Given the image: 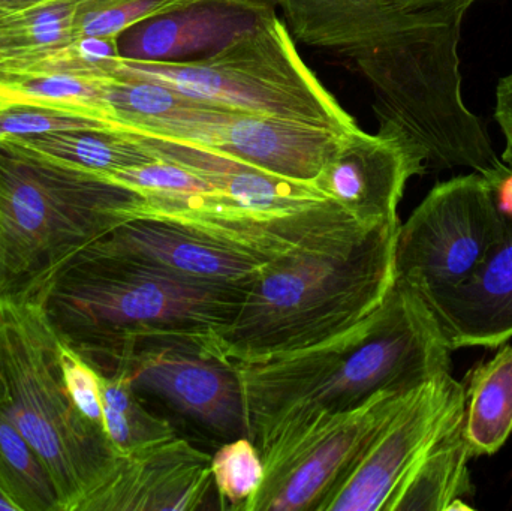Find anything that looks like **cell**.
Here are the masks:
<instances>
[{"mask_svg": "<svg viewBox=\"0 0 512 511\" xmlns=\"http://www.w3.org/2000/svg\"><path fill=\"white\" fill-rule=\"evenodd\" d=\"M111 128L108 123L71 111L32 104H11L0 110V141L15 137Z\"/></svg>", "mask_w": 512, "mask_h": 511, "instance_id": "obj_26", "label": "cell"}, {"mask_svg": "<svg viewBox=\"0 0 512 511\" xmlns=\"http://www.w3.org/2000/svg\"><path fill=\"white\" fill-rule=\"evenodd\" d=\"M292 38L348 59L405 50L460 66L463 18L480 0H273Z\"/></svg>", "mask_w": 512, "mask_h": 511, "instance_id": "obj_7", "label": "cell"}, {"mask_svg": "<svg viewBox=\"0 0 512 511\" xmlns=\"http://www.w3.org/2000/svg\"><path fill=\"white\" fill-rule=\"evenodd\" d=\"M215 488L212 455L179 435L117 455L75 511H197Z\"/></svg>", "mask_w": 512, "mask_h": 511, "instance_id": "obj_14", "label": "cell"}, {"mask_svg": "<svg viewBox=\"0 0 512 511\" xmlns=\"http://www.w3.org/2000/svg\"><path fill=\"white\" fill-rule=\"evenodd\" d=\"M273 0H183L117 38L120 56L188 62L212 56L276 20Z\"/></svg>", "mask_w": 512, "mask_h": 511, "instance_id": "obj_15", "label": "cell"}, {"mask_svg": "<svg viewBox=\"0 0 512 511\" xmlns=\"http://www.w3.org/2000/svg\"><path fill=\"white\" fill-rule=\"evenodd\" d=\"M59 347L63 378L75 407L90 423L104 431L101 375L62 339Z\"/></svg>", "mask_w": 512, "mask_h": 511, "instance_id": "obj_27", "label": "cell"}, {"mask_svg": "<svg viewBox=\"0 0 512 511\" xmlns=\"http://www.w3.org/2000/svg\"><path fill=\"white\" fill-rule=\"evenodd\" d=\"M412 392L379 393L355 410L274 441L261 453L264 480L243 511L324 510L370 441Z\"/></svg>", "mask_w": 512, "mask_h": 511, "instance_id": "obj_9", "label": "cell"}, {"mask_svg": "<svg viewBox=\"0 0 512 511\" xmlns=\"http://www.w3.org/2000/svg\"><path fill=\"white\" fill-rule=\"evenodd\" d=\"M435 315L397 281L366 320L300 353L230 362L242 381L249 440L259 453L319 420L348 413L379 393H408L450 372Z\"/></svg>", "mask_w": 512, "mask_h": 511, "instance_id": "obj_1", "label": "cell"}, {"mask_svg": "<svg viewBox=\"0 0 512 511\" xmlns=\"http://www.w3.org/2000/svg\"><path fill=\"white\" fill-rule=\"evenodd\" d=\"M465 419V417H463ZM463 419L445 431L391 498L387 511H445L471 509L463 498L472 494Z\"/></svg>", "mask_w": 512, "mask_h": 511, "instance_id": "obj_19", "label": "cell"}, {"mask_svg": "<svg viewBox=\"0 0 512 511\" xmlns=\"http://www.w3.org/2000/svg\"><path fill=\"white\" fill-rule=\"evenodd\" d=\"M505 225L483 174L438 183L397 231V281L420 297L460 284L483 263Z\"/></svg>", "mask_w": 512, "mask_h": 511, "instance_id": "obj_8", "label": "cell"}, {"mask_svg": "<svg viewBox=\"0 0 512 511\" xmlns=\"http://www.w3.org/2000/svg\"><path fill=\"white\" fill-rule=\"evenodd\" d=\"M141 203L140 194L119 183L0 144V296H15L134 219Z\"/></svg>", "mask_w": 512, "mask_h": 511, "instance_id": "obj_5", "label": "cell"}, {"mask_svg": "<svg viewBox=\"0 0 512 511\" xmlns=\"http://www.w3.org/2000/svg\"><path fill=\"white\" fill-rule=\"evenodd\" d=\"M463 417V383L450 372L427 381L391 414L322 511H387L421 456Z\"/></svg>", "mask_w": 512, "mask_h": 511, "instance_id": "obj_12", "label": "cell"}, {"mask_svg": "<svg viewBox=\"0 0 512 511\" xmlns=\"http://www.w3.org/2000/svg\"><path fill=\"white\" fill-rule=\"evenodd\" d=\"M183 0H80L78 38H119L141 21L170 11Z\"/></svg>", "mask_w": 512, "mask_h": 511, "instance_id": "obj_25", "label": "cell"}, {"mask_svg": "<svg viewBox=\"0 0 512 511\" xmlns=\"http://www.w3.org/2000/svg\"><path fill=\"white\" fill-rule=\"evenodd\" d=\"M483 263L460 284L421 297L451 351L496 348L512 338V218Z\"/></svg>", "mask_w": 512, "mask_h": 511, "instance_id": "obj_17", "label": "cell"}, {"mask_svg": "<svg viewBox=\"0 0 512 511\" xmlns=\"http://www.w3.org/2000/svg\"><path fill=\"white\" fill-rule=\"evenodd\" d=\"M111 77L140 78L192 101L345 134L354 117L304 63L288 26L277 17L219 53L188 62L123 59Z\"/></svg>", "mask_w": 512, "mask_h": 511, "instance_id": "obj_6", "label": "cell"}, {"mask_svg": "<svg viewBox=\"0 0 512 511\" xmlns=\"http://www.w3.org/2000/svg\"><path fill=\"white\" fill-rule=\"evenodd\" d=\"M216 492L228 509L242 510L264 480V461L254 441L237 438L221 444L212 456Z\"/></svg>", "mask_w": 512, "mask_h": 511, "instance_id": "obj_24", "label": "cell"}, {"mask_svg": "<svg viewBox=\"0 0 512 511\" xmlns=\"http://www.w3.org/2000/svg\"><path fill=\"white\" fill-rule=\"evenodd\" d=\"M222 444L249 438L242 381L230 360L192 341L144 345L117 374ZM111 377V375H110Z\"/></svg>", "mask_w": 512, "mask_h": 511, "instance_id": "obj_11", "label": "cell"}, {"mask_svg": "<svg viewBox=\"0 0 512 511\" xmlns=\"http://www.w3.org/2000/svg\"><path fill=\"white\" fill-rule=\"evenodd\" d=\"M0 144L14 152L104 179L156 159L137 135L117 128L15 137Z\"/></svg>", "mask_w": 512, "mask_h": 511, "instance_id": "obj_18", "label": "cell"}, {"mask_svg": "<svg viewBox=\"0 0 512 511\" xmlns=\"http://www.w3.org/2000/svg\"><path fill=\"white\" fill-rule=\"evenodd\" d=\"M107 81L108 78L62 74H0V95L14 104L71 111L111 126Z\"/></svg>", "mask_w": 512, "mask_h": 511, "instance_id": "obj_21", "label": "cell"}, {"mask_svg": "<svg viewBox=\"0 0 512 511\" xmlns=\"http://www.w3.org/2000/svg\"><path fill=\"white\" fill-rule=\"evenodd\" d=\"M162 272L212 284H249L264 261L177 222L134 218L92 242Z\"/></svg>", "mask_w": 512, "mask_h": 511, "instance_id": "obj_16", "label": "cell"}, {"mask_svg": "<svg viewBox=\"0 0 512 511\" xmlns=\"http://www.w3.org/2000/svg\"><path fill=\"white\" fill-rule=\"evenodd\" d=\"M45 0H0V9L3 11H23V9L32 8Z\"/></svg>", "mask_w": 512, "mask_h": 511, "instance_id": "obj_29", "label": "cell"}, {"mask_svg": "<svg viewBox=\"0 0 512 511\" xmlns=\"http://www.w3.org/2000/svg\"><path fill=\"white\" fill-rule=\"evenodd\" d=\"M249 284L179 278L89 243L12 297L35 303L65 344L110 377L152 342L209 344Z\"/></svg>", "mask_w": 512, "mask_h": 511, "instance_id": "obj_2", "label": "cell"}, {"mask_svg": "<svg viewBox=\"0 0 512 511\" xmlns=\"http://www.w3.org/2000/svg\"><path fill=\"white\" fill-rule=\"evenodd\" d=\"M59 345L35 303L0 296V410L47 465L60 511H75L107 476L117 453L105 432L75 407Z\"/></svg>", "mask_w": 512, "mask_h": 511, "instance_id": "obj_4", "label": "cell"}, {"mask_svg": "<svg viewBox=\"0 0 512 511\" xmlns=\"http://www.w3.org/2000/svg\"><path fill=\"white\" fill-rule=\"evenodd\" d=\"M400 224L373 228L348 245L300 249L268 261L207 350L231 362H255L300 353L354 329L396 284Z\"/></svg>", "mask_w": 512, "mask_h": 511, "instance_id": "obj_3", "label": "cell"}, {"mask_svg": "<svg viewBox=\"0 0 512 511\" xmlns=\"http://www.w3.org/2000/svg\"><path fill=\"white\" fill-rule=\"evenodd\" d=\"M14 104V102L9 101V99H6L5 96L0 95V110H3V108L9 107V105Z\"/></svg>", "mask_w": 512, "mask_h": 511, "instance_id": "obj_31", "label": "cell"}, {"mask_svg": "<svg viewBox=\"0 0 512 511\" xmlns=\"http://www.w3.org/2000/svg\"><path fill=\"white\" fill-rule=\"evenodd\" d=\"M495 120L505 138L502 162L512 165V72L502 77L496 87Z\"/></svg>", "mask_w": 512, "mask_h": 511, "instance_id": "obj_28", "label": "cell"}, {"mask_svg": "<svg viewBox=\"0 0 512 511\" xmlns=\"http://www.w3.org/2000/svg\"><path fill=\"white\" fill-rule=\"evenodd\" d=\"M17 511V507L14 506V504L11 503V500H9L8 497H6L5 494H3L2 489H0V511Z\"/></svg>", "mask_w": 512, "mask_h": 511, "instance_id": "obj_30", "label": "cell"}, {"mask_svg": "<svg viewBox=\"0 0 512 511\" xmlns=\"http://www.w3.org/2000/svg\"><path fill=\"white\" fill-rule=\"evenodd\" d=\"M0 489L17 511H60L59 495L47 465L2 410Z\"/></svg>", "mask_w": 512, "mask_h": 511, "instance_id": "obj_22", "label": "cell"}, {"mask_svg": "<svg viewBox=\"0 0 512 511\" xmlns=\"http://www.w3.org/2000/svg\"><path fill=\"white\" fill-rule=\"evenodd\" d=\"M466 443L472 458L498 453L512 434V344L465 378Z\"/></svg>", "mask_w": 512, "mask_h": 511, "instance_id": "obj_20", "label": "cell"}, {"mask_svg": "<svg viewBox=\"0 0 512 511\" xmlns=\"http://www.w3.org/2000/svg\"><path fill=\"white\" fill-rule=\"evenodd\" d=\"M5 60V50H3L2 32H0V63Z\"/></svg>", "mask_w": 512, "mask_h": 511, "instance_id": "obj_32", "label": "cell"}, {"mask_svg": "<svg viewBox=\"0 0 512 511\" xmlns=\"http://www.w3.org/2000/svg\"><path fill=\"white\" fill-rule=\"evenodd\" d=\"M113 128L198 144L276 176L309 183L315 182L342 137L319 126L200 102Z\"/></svg>", "mask_w": 512, "mask_h": 511, "instance_id": "obj_10", "label": "cell"}, {"mask_svg": "<svg viewBox=\"0 0 512 511\" xmlns=\"http://www.w3.org/2000/svg\"><path fill=\"white\" fill-rule=\"evenodd\" d=\"M427 153L402 126L379 120L375 134L355 128L340 137L313 185L366 230L400 222L406 185L427 170Z\"/></svg>", "mask_w": 512, "mask_h": 511, "instance_id": "obj_13", "label": "cell"}, {"mask_svg": "<svg viewBox=\"0 0 512 511\" xmlns=\"http://www.w3.org/2000/svg\"><path fill=\"white\" fill-rule=\"evenodd\" d=\"M101 399L104 432L117 455L177 437L173 423L150 410L123 375H101Z\"/></svg>", "mask_w": 512, "mask_h": 511, "instance_id": "obj_23", "label": "cell"}]
</instances>
